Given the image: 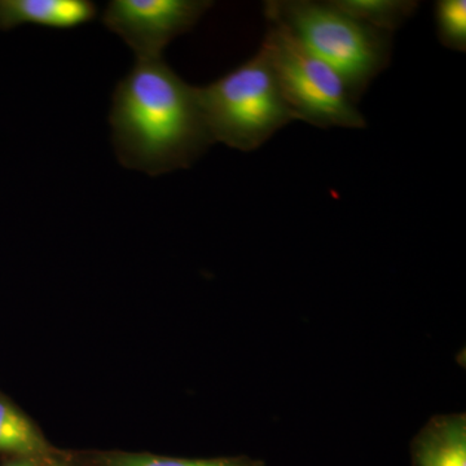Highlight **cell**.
Returning a JSON list of instances; mask_svg holds the SVG:
<instances>
[{
	"label": "cell",
	"mask_w": 466,
	"mask_h": 466,
	"mask_svg": "<svg viewBox=\"0 0 466 466\" xmlns=\"http://www.w3.org/2000/svg\"><path fill=\"white\" fill-rule=\"evenodd\" d=\"M109 125L119 164L152 177L191 167L214 144L198 87L162 56L137 58L116 84Z\"/></svg>",
	"instance_id": "cell-1"
},
{
	"label": "cell",
	"mask_w": 466,
	"mask_h": 466,
	"mask_svg": "<svg viewBox=\"0 0 466 466\" xmlns=\"http://www.w3.org/2000/svg\"><path fill=\"white\" fill-rule=\"evenodd\" d=\"M263 11L269 24L285 27L303 47L333 67L357 103L389 66L392 34L360 23L330 0H269Z\"/></svg>",
	"instance_id": "cell-2"
},
{
	"label": "cell",
	"mask_w": 466,
	"mask_h": 466,
	"mask_svg": "<svg viewBox=\"0 0 466 466\" xmlns=\"http://www.w3.org/2000/svg\"><path fill=\"white\" fill-rule=\"evenodd\" d=\"M198 95L213 143L241 152L260 148L297 121L262 46L249 60L198 87Z\"/></svg>",
	"instance_id": "cell-3"
},
{
	"label": "cell",
	"mask_w": 466,
	"mask_h": 466,
	"mask_svg": "<svg viewBox=\"0 0 466 466\" xmlns=\"http://www.w3.org/2000/svg\"><path fill=\"white\" fill-rule=\"evenodd\" d=\"M262 47L297 121L320 128H364L366 116L342 76L311 54L285 27L269 24Z\"/></svg>",
	"instance_id": "cell-4"
},
{
	"label": "cell",
	"mask_w": 466,
	"mask_h": 466,
	"mask_svg": "<svg viewBox=\"0 0 466 466\" xmlns=\"http://www.w3.org/2000/svg\"><path fill=\"white\" fill-rule=\"evenodd\" d=\"M213 5L208 0H112L103 23L137 58L161 57L170 42L192 30Z\"/></svg>",
	"instance_id": "cell-5"
},
{
	"label": "cell",
	"mask_w": 466,
	"mask_h": 466,
	"mask_svg": "<svg viewBox=\"0 0 466 466\" xmlns=\"http://www.w3.org/2000/svg\"><path fill=\"white\" fill-rule=\"evenodd\" d=\"M410 466H466V413L435 415L410 444Z\"/></svg>",
	"instance_id": "cell-6"
},
{
	"label": "cell",
	"mask_w": 466,
	"mask_h": 466,
	"mask_svg": "<svg viewBox=\"0 0 466 466\" xmlns=\"http://www.w3.org/2000/svg\"><path fill=\"white\" fill-rule=\"evenodd\" d=\"M97 16L90 0H0V30L23 25L76 29Z\"/></svg>",
	"instance_id": "cell-7"
},
{
	"label": "cell",
	"mask_w": 466,
	"mask_h": 466,
	"mask_svg": "<svg viewBox=\"0 0 466 466\" xmlns=\"http://www.w3.org/2000/svg\"><path fill=\"white\" fill-rule=\"evenodd\" d=\"M56 450L34 420L0 392V455L45 460Z\"/></svg>",
	"instance_id": "cell-8"
},
{
	"label": "cell",
	"mask_w": 466,
	"mask_h": 466,
	"mask_svg": "<svg viewBox=\"0 0 466 466\" xmlns=\"http://www.w3.org/2000/svg\"><path fill=\"white\" fill-rule=\"evenodd\" d=\"M69 452L78 466H266L262 460L247 455L187 459L121 450L69 451Z\"/></svg>",
	"instance_id": "cell-9"
},
{
	"label": "cell",
	"mask_w": 466,
	"mask_h": 466,
	"mask_svg": "<svg viewBox=\"0 0 466 466\" xmlns=\"http://www.w3.org/2000/svg\"><path fill=\"white\" fill-rule=\"evenodd\" d=\"M337 8L381 32L394 33L420 7L416 0H330Z\"/></svg>",
	"instance_id": "cell-10"
},
{
	"label": "cell",
	"mask_w": 466,
	"mask_h": 466,
	"mask_svg": "<svg viewBox=\"0 0 466 466\" xmlns=\"http://www.w3.org/2000/svg\"><path fill=\"white\" fill-rule=\"evenodd\" d=\"M438 39L452 51L466 50L465 0H438L435 3Z\"/></svg>",
	"instance_id": "cell-11"
},
{
	"label": "cell",
	"mask_w": 466,
	"mask_h": 466,
	"mask_svg": "<svg viewBox=\"0 0 466 466\" xmlns=\"http://www.w3.org/2000/svg\"><path fill=\"white\" fill-rule=\"evenodd\" d=\"M42 466H78L70 456L69 451L56 450L50 458L42 461Z\"/></svg>",
	"instance_id": "cell-12"
},
{
	"label": "cell",
	"mask_w": 466,
	"mask_h": 466,
	"mask_svg": "<svg viewBox=\"0 0 466 466\" xmlns=\"http://www.w3.org/2000/svg\"><path fill=\"white\" fill-rule=\"evenodd\" d=\"M43 460L26 458H7L0 466H42Z\"/></svg>",
	"instance_id": "cell-13"
}]
</instances>
